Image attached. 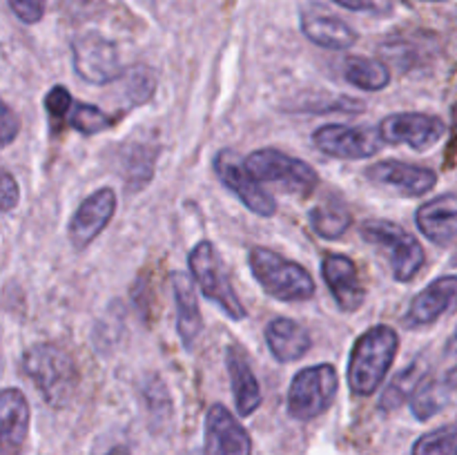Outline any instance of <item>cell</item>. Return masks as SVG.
<instances>
[{
	"mask_svg": "<svg viewBox=\"0 0 457 455\" xmlns=\"http://www.w3.org/2000/svg\"><path fill=\"white\" fill-rule=\"evenodd\" d=\"M204 455H253L248 431L223 404H212L205 413Z\"/></svg>",
	"mask_w": 457,
	"mask_h": 455,
	"instance_id": "cell-13",
	"label": "cell"
},
{
	"mask_svg": "<svg viewBox=\"0 0 457 455\" xmlns=\"http://www.w3.org/2000/svg\"><path fill=\"white\" fill-rule=\"evenodd\" d=\"M364 110H366L364 101H360V98H348V96H339V98H333V101L306 105V112H311V114H361Z\"/></svg>",
	"mask_w": 457,
	"mask_h": 455,
	"instance_id": "cell-33",
	"label": "cell"
},
{
	"mask_svg": "<svg viewBox=\"0 0 457 455\" xmlns=\"http://www.w3.org/2000/svg\"><path fill=\"white\" fill-rule=\"evenodd\" d=\"M67 123L71 125V129H76L83 136H94V134L105 132L112 125V119L103 110H98L96 105H87V103H74L70 112V119Z\"/></svg>",
	"mask_w": 457,
	"mask_h": 455,
	"instance_id": "cell-29",
	"label": "cell"
},
{
	"mask_svg": "<svg viewBox=\"0 0 457 455\" xmlns=\"http://www.w3.org/2000/svg\"><path fill=\"white\" fill-rule=\"evenodd\" d=\"M22 370L52 409L70 404L79 386L74 360L56 343L40 342L27 348L22 355Z\"/></svg>",
	"mask_w": 457,
	"mask_h": 455,
	"instance_id": "cell-2",
	"label": "cell"
},
{
	"mask_svg": "<svg viewBox=\"0 0 457 455\" xmlns=\"http://www.w3.org/2000/svg\"><path fill=\"white\" fill-rule=\"evenodd\" d=\"M446 404V382L442 384L436 375H431L427 370L422 379H420L418 388L411 395V410H413L415 418L420 422H427V419L436 418Z\"/></svg>",
	"mask_w": 457,
	"mask_h": 455,
	"instance_id": "cell-25",
	"label": "cell"
},
{
	"mask_svg": "<svg viewBox=\"0 0 457 455\" xmlns=\"http://www.w3.org/2000/svg\"><path fill=\"white\" fill-rule=\"evenodd\" d=\"M312 143H315L317 150L333 156V159L357 161L378 154L384 141L379 132H373V129L328 123L315 129Z\"/></svg>",
	"mask_w": 457,
	"mask_h": 455,
	"instance_id": "cell-11",
	"label": "cell"
},
{
	"mask_svg": "<svg viewBox=\"0 0 457 455\" xmlns=\"http://www.w3.org/2000/svg\"><path fill=\"white\" fill-rule=\"evenodd\" d=\"M212 168L217 172L219 181L235 192L237 199L259 217H272L277 212V201L266 187L262 186L257 177L250 172L245 163H241L239 154L232 150H221L212 161Z\"/></svg>",
	"mask_w": 457,
	"mask_h": 455,
	"instance_id": "cell-9",
	"label": "cell"
},
{
	"mask_svg": "<svg viewBox=\"0 0 457 455\" xmlns=\"http://www.w3.org/2000/svg\"><path fill=\"white\" fill-rule=\"evenodd\" d=\"M154 161L156 150L145 145H128L120 156V170H123V178L129 183V187H141L154 174Z\"/></svg>",
	"mask_w": 457,
	"mask_h": 455,
	"instance_id": "cell-26",
	"label": "cell"
},
{
	"mask_svg": "<svg viewBox=\"0 0 457 455\" xmlns=\"http://www.w3.org/2000/svg\"><path fill=\"white\" fill-rule=\"evenodd\" d=\"M339 375L333 364H315L299 370L288 388V413L297 422H311L333 406Z\"/></svg>",
	"mask_w": 457,
	"mask_h": 455,
	"instance_id": "cell-6",
	"label": "cell"
},
{
	"mask_svg": "<svg viewBox=\"0 0 457 455\" xmlns=\"http://www.w3.org/2000/svg\"><path fill=\"white\" fill-rule=\"evenodd\" d=\"M3 210L4 212H12L13 208L18 205V199H21V190H18L16 178L12 177V172H3Z\"/></svg>",
	"mask_w": 457,
	"mask_h": 455,
	"instance_id": "cell-38",
	"label": "cell"
},
{
	"mask_svg": "<svg viewBox=\"0 0 457 455\" xmlns=\"http://www.w3.org/2000/svg\"><path fill=\"white\" fill-rule=\"evenodd\" d=\"M248 263L263 293L277 302H306L315 294L311 272L297 261L281 257L275 250L254 245L248 252Z\"/></svg>",
	"mask_w": 457,
	"mask_h": 455,
	"instance_id": "cell-3",
	"label": "cell"
},
{
	"mask_svg": "<svg viewBox=\"0 0 457 455\" xmlns=\"http://www.w3.org/2000/svg\"><path fill=\"white\" fill-rule=\"evenodd\" d=\"M141 397L145 401L147 415L154 424H165L170 422V415H172V400H170V393L165 388L163 379L150 375L145 377L141 386Z\"/></svg>",
	"mask_w": 457,
	"mask_h": 455,
	"instance_id": "cell-28",
	"label": "cell"
},
{
	"mask_svg": "<svg viewBox=\"0 0 457 455\" xmlns=\"http://www.w3.org/2000/svg\"><path fill=\"white\" fill-rule=\"evenodd\" d=\"M245 165L259 181L284 187L288 194L311 196L320 187V174L311 163L295 159V156L275 150V147L254 150L245 159Z\"/></svg>",
	"mask_w": 457,
	"mask_h": 455,
	"instance_id": "cell-7",
	"label": "cell"
},
{
	"mask_svg": "<svg viewBox=\"0 0 457 455\" xmlns=\"http://www.w3.org/2000/svg\"><path fill=\"white\" fill-rule=\"evenodd\" d=\"M361 239L369 241L373 248H378L391 263L393 277L400 284H409L427 263V252L420 245L411 232L397 223L386 221V219H369L360 228Z\"/></svg>",
	"mask_w": 457,
	"mask_h": 455,
	"instance_id": "cell-4",
	"label": "cell"
},
{
	"mask_svg": "<svg viewBox=\"0 0 457 455\" xmlns=\"http://www.w3.org/2000/svg\"><path fill=\"white\" fill-rule=\"evenodd\" d=\"M18 129H21V120H18V116L13 114L12 107L4 103L3 105V129H0V136H3V147H9L13 143V138H16Z\"/></svg>",
	"mask_w": 457,
	"mask_h": 455,
	"instance_id": "cell-37",
	"label": "cell"
},
{
	"mask_svg": "<svg viewBox=\"0 0 457 455\" xmlns=\"http://www.w3.org/2000/svg\"><path fill=\"white\" fill-rule=\"evenodd\" d=\"M428 3H442V0H428Z\"/></svg>",
	"mask_w": 457,
	"mask_h": 455,
	"instance_id": "cell-43",
	"label": "cell"
},
{
	"mask_svg": "<svg viewBox=\"0 0 457 455\" xmlns=\"http://www.w3.org/2000/svg\"><path fill=\"white\" fill-rule=\"evenodd\" d=\"M266 343L277 361L290 364V361L302 360L311 351L312 339L302 324L288 317H277L268 324Z\"/></svg>",
	"mask_w": 457,
	"mask_h": 455,
	"instance_id": "cell-22",
	"label": "cell"
},
{
	"mask_svg": "<svg viewBox=\"0 0 457 455\" xmlns=\"http://www.w3.org/2000/svg\"><path fill=\"white\" fill-rule=\"evenodd\" d=\"M299 27L311 43L326 49H348L357 43L355 29L320 4H308L302 9Z\"/></svg>",
	"mask_w": 457,
	"mask_h": 455,
	"instance_id": "cell-17",
	"label": "cell"
},
{
	"mask_svg": "<svg viewBox=\"0 0 457 455\" xmlns=\"http://www.w3.org/2000/svg\"><path fill=\"white\" fill-rule=\"evenodd\" d=\"M344 79L366 92H379L391 83V70L386 67V62L378 61V58L351 56L344 62Z\"/></svg>",
	"mask_w": 457,
	"mask_h": 455,
	"instance_id": "cell-23",
	"label": "cell"
},
{
	"mask_svg": "<svg viewBox=\"0 0 457 455\" xmlns=\"http://www.w3.org/2000/svg\"><path fill=\"white\" fill-rule=\"evenodd\" d=\"M308 221H311L312 230L321 236V239L335 241L344 236L351 228L353 217L351 210L342 203V201H328V203L315 205L308 212Z\"/></svg>",
	"mask_w": 457,
	"mask_h": 455,
	"instance_id": "cell-24",
	"label": "cell"
},
{
	"mask_svg": "<svg viewBox=\"0 0 457 455\" xmlns=\"http://www.w3.org/2000/svg\"><path fill=\"white\" fill-rule=\"evenodd\" d=\"M187 263H190L192 277L196 279V285L201 288L204 297L217 303L230 319H244L245 306L241 303L239 294H237L235 285L230 281V275L226 270V263H223L221 254L217 252L212 241H199L190 250Z\"/></svg>",
	"mask_w": 457,
	"mask_h": 455,
	"instance_id": "cell-5",
	"label": "cell"
},
{
	"mask_svg": "<svg viewBox=\"0 0 457 455\" xmlns=\"http://www.w3.org/2000/svg\"><path fill=\"white\" fill-rule=\"evenodd\" d=\"M366 178L404 196H422L437 186V174L433 170L404 161H378L366 168Z\"/></svg>",
	"mask_w": 457,
	"mask_h": 455,
	"instance_id": "cell-15",
	"label": "cell"
},
{
	"mask_svg": "<svg viewBox=\"0 0 457 455\" xmlns=\"http://www.w3.org/2000/svg\"><path fill=\"white\" fill-rule=\"evenodd\" d=\"M400 351V335L391 326H373L355 342L348 360V386L369 397L382 386Z\"/></svg>",
	"mask_w": 457,
	"mask_h": 455,
	"instance_id": "cell-1",
	"label": "cell"
},
{
	"mask_svg": "<svg viewBox=\"0 0 457 455\" xmlns=\"http://www.w3.org/2000/svg\"><path fill=\"white\" fill-rule=\"evenodd\" d=\"M89 455H134L132 440L123 428H107L94 440Z\"/></svg>",
	"mask_w": 457,
	"mask_h": 455,
	"instance_id": "cell-32",
	"label": "cell"
},
{
	"mask_svg": "<svg viewBox=\"0 0 457 455\" xmlns=\"http://www.w3.org/2000/svg\"><path fill=\"white\" fill-rule=\"evenodd\" d=\"M12 12L16 13L18 21L25 25H36L45 16V0H7Z\"/></svg>",
	"mask_w": 457,
	"mask_h": 455,
	"instance_id": "cell-35",
	"label": "cell"
},
{
	"mask_svg": "<svg viewBox=\"0 0 457 455\" xmlns=\"http://www.w3.org/2000/svg\"><path fill=\"white\" fill-rule=\"evenodd\" d=\"M446 355H457V328H455V333L451 335V339L449 342H446Z\"/></svg>",
	"mask_w": 457,
	"mask_h": 455,
	"instance_id": "cell-40",
	"label": "cell"
},
{
	"mask_svg": "<svg viewBox=\"0 0 457 455\" xmlns=\"http://www.w3.org/2000/svg\"><path fill=\"white\" fill-rule=\"evenodd\" d=\"M74 98H71V94L67 92L62 85H56V87H52L47 92V96H45V110H47V114L52 116L54 120H62V119H70V112L71 107H74Z\"/></svg>",
	"mask_w": 457,
	"mask_h": 455,
	"instance_id": "cell-34",
	"label": "cell"
},
{
	"mask_svg": "<svg viewBox=\"0 0 457 455\" xmlns=\"http://www.w3.org/2000/svg\"><path fill=\"white\" fill-rule=\"evenodd\" d=\"M445 382H446V386L451 388V391H455V393H457V364L453 366V368L449 370V373H446Z\"/></svg>",
	"mask_w": 457,
	"mask_h": 455,
	"instance_id": "cell-39",
	"label": "cell"
},
{
	"mask_svg": "<svg viewBox=\"0 0 457 455\" xmlns=\"http://www.w3.org/2000/svg\"><path fill=\"white\" fill-rule=\"evenodd\" d=\"M378 132L388 145H406L418 152H427L445 138L446 123L440 116L424 114V112H400L386 116L379 123Z\"/></svg>",
	"mask_w": 457,
	"mask_h": 455,
	"instance_id": "cell-10",
	"label": "cell"
},
{
	"mask_svg": "<svg viewBox=\"0 0 457 455\" xmlns=\"http://www.w3.org/2000/svg\"><path fill=\"white\" fill-rule=\"evenodd\" d=\"M190 455H201V453H190Z\"/></svg>",
	"mask_w": 457,
	"mask_h": 455,
	"instance_id": "cell-44",
	"label": "cell"
},
{
	"mask_svg": "<svg viewBox=\"0 0 457 455\" xmlns=\"http://www.w3.org/2000/svg\"><path fill=\"white\" fill-rule=\"evenodd\" d=\"M420 232L440 248L457 241V192L436 196L427 201L415 214Z\"/></svg>",
	"mask_w": 457,
	"mask_h": 455,
	"instance_id": "cell-18",
	"label": "cell"
},
{
	"mask_svg": "<svg viewBox=\"0 0 457 455\" xmlns=\"http://www.w3.org/2000/svg\"><path fill=\"white\" fill-rule=\"evenodd\" d=\"M453 119H455V125H457V105L453 107Z\"/></svg>",
	"mask_w": 457,
	"mask_h": 455,
	"instance_id": "cell-42",
	"label": "cell"
},
{
	"mask_svg": "<svg viewBox=\"0 0 457 455\" xmlns=\"http://www.w3.org/2000/svg\"><path fill=\"white\" fill-rule=\"evenodd\" d=\"M451 266H455V268H457V241H455V250H453V254H451Z\"/></svg>",
	"mask_w": 457,
	"mask_h": 455,
	"instance_id": "cell-41",
	"label": "cell"
},
{
	"mask_svg": "<svg viewBox=\"0 0 457 455\" xmlns=\"http://www.w3.org/2000/svg\"><path fill=\"white\" fill-rule=\"evenodd\" d=\"M174 306H177V330L186 351H192L204 333V317H201L199 299L192 279L183 272L172 275Z\"/></svg>",
	"mask_w": 457,
	"mask_h": 455,
	"instance_id": "cell-19",
	"label": "cell"
},
{
	"mask_svg": "<svg viewBox=\"0 0 457 455\" xmlns=\"http://www.w3.org/2000/svg\"><path fill=\"white\" fill-rule=\"evenodd\" d=\"M3 419V455H21L29 435V401L18 388H4L0 395Z\"/></svg>",
	"mask_w": 457,
	"mask_h": 455,
	"instance_id": "cell-20",
	"label": "cell"
},
{
	"mask_svg": "<svg viewBox=\"0 0 457 455\" xmlns=\"http://www.w3.org/2000/svg\"><path fill=\"white\" fill-rule=\"evenodd\" d=\"M413 455H457V424L424 433L415 442Z\"/></svg>",
	"mask_w": 457,
	"mask_h": 455,
	"instance_id": "cell-30",
	"label": "cell"
},
{
	"mask_svg": "<svg viewBox=\"0 0 457 455\" xmlns=\"http://www.w3.org/2000/svg\"><path fill=\"white\" fill-rule=\"evenodd\" d=\"M125 94L134 105H143L152 98L156 89V74L145 65H137L134 70L125 71Z\"/></svg>",
	"mask_w": 457,
	"mask_h": 455,
	"instance_id": "cell-31",
	"label": "cell"
},
{
	"mask_svg": "<svg viewBox=\"0 0 457 455\" xmlns=\"http://www.w3.org/2000/svg\"><path fill=\"white\" fill-rule=\"evenodd\" d=\"M457 312V277L446 275L431 281L422 293H418L406 310V328H427L440 321L445 315Z\"/></svg>",
	"mask_w": 457,
	"mask_h": 455,
	"instance_id": "cell-14",
	"label": "cell"
},
{
	"mask_svg": "<svg viewBox=\"0 0 457 455\" xmlns=\"http://www.w3.org/2000/svg\"><path fill=\"white\" fill-rule=\"evenodd\" d=\"M116 212V194L110 187H101L94 194H89L83 203L79 205V210L74 212V217L70 219V228H67V236H70V244L76 250H83L101 235L107 228V223L112 221Z\"/></svg>",
	"mask_w": 457,
	"mask_h": 455,
	"instance_id": "cell-12",
	"label": "cell"
},
{
	"mask_svg": "<svg viewBox=\"0 0 457 455\" xmlns=\"http://www.w3.org/2000/svg\"><path fill=\"white\" fill-rule=\"evenodd\" d=\"M321 277L328 285L335 303L344 312H357L364 306L366 288L360 279L355 261L346 254L328 252L321 259Z\"/></svg>",
	"mask_w": 457,
	"mask_h": 455,
	"instance_id": "cell-16",
	"label": "cell"
},
{
	"mask_svg": "<svg viewBox=\"0 0 457 455\" xmlns=\"http://www.w3.org/2000/svg\"><path fill=\"white\" fill-rule=\"evenodd\" d=\"M424 375H427V370H422L420 360L415 361V364H411L409 368L402 370V373L388 384L386 391H384L382 400H379V409H382L384 413H388V410H395L397 406H402L404 401H411V395L415 393V388H418L420 379H422Z\"/></svg>",
	"mask_w": 457,
	"mask_h": 455,
	"instance_id": "cell-27",
	"label": "cell"
},
{
	"mask_svg": "<svg viewBox=\"0 0 457 455\" xmlns=\"http://www.w3.org/2000/svg\"><path fill=\"white\" fill-rule=\"evenodd\" d=\"M339 7L351 9V12H370V13H386L391 12L393 0H333Z\"/></svg>",
	"mask_w": 457,
	"mask_h": 455,
	"instance_id": "cell-36",
	"label": "cell"
},
{
	"mask_svg": "<svg viewBox=\"0 0 457 455\" xmlns=\"http://www.w3.org/2000/svg\"><path fill=\"white\" fill-rule=\"evenodd\" d=\"M226 368L228 377H230L232 395H235L237 413H239L241 418H250V415L262 406L263 395L262 386H259L257 377H254L253 368H250L248 360H245L241 348L228 346Z\"/></svg>",
	"mask_w": 457,
	"mask_h": 455,
	"instance_id": "cell-21",
	"label": "cell"
},
{
	"mask_svg": "<svg viewBox=\"0 0 457 455\" xmlns=\"http://www.w3.org/2000/svg\"><path fill=\"white\" fill-rule=\"evenodd\" d=\"M71 62L79 79L89 85H110L123 76L119 49L98 31H85L71 40Z\"/></svg>",
	"mask_w": 457,
	"mask_h": 455,
	"instance_id": "cell-8",
	"label": "cell"
}]
</instances>
